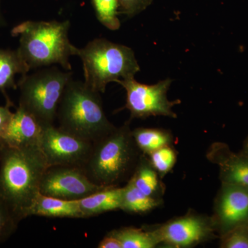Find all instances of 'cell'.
<instances>
[{
  "label": "cell",
  "instance_id": "obj_30",
  "mask_svg": "<svg viewBox=\"0 0 248 248\" xmlns=\"http://www.w3.org/2000/svg\"><path fill=\"white\" fill-rule=\"evenodd\" d=\"M0 154H1V147H0Z\"/></svg>",
  "mask_w": 248,
  "mask_h": 248
},
{
  "label": "cell",
  "instance_id": "obj_7",
  "mask_svg": "<svg viewBox=\"0 0 248 248\" xmlns=\"http://www.w3.org/2000/svg\"><path fill=\"white\" fill-rule=\"evenodd\" d=\"M172 81L168 78L155 84L147 85L138 82L135 78L117 81L126 92V102L124 109L130 112V120H143L156 116L177 118V114L172 108L181 104V101H170L167 96Z\"/></svg>",
  "mask_w": 248,
  "mask_h": 248
},
{
  "label": "cell",
  "instance_id": "obj_21",
  "mask_svg": "<svg viewBox=\"0 0 248 248\" xmlns=\"http://www.w3.org/2000/svg\"><path fill=\"white\" fill-rule=\"evenodd\" d=\"M93 4L97 19L102 25L111 31L120 29L118 0H93Z\"/></svg>",
  "mask_w": 248,
  "mask_h": 248
},
{
  "label": "cell",
  "instance_id": "obj_3",
  "mask_svg": "<svg viewBox=\"0 0 248 248\" xmlns=\"http://www.w3.org/2000/svg\"><path fill=\"white\" fill-rule=\"evenodd\" d=\"M71 22L53 20L26 21L15 27L11 35L19 37L18 51L30 69L60 65L71 71L70 57L77 48L68 38Z\"/></svg>",
  "mask_w": 248,
  "mask_h": 248
},
{
  "label": "cell",
  "instance_id": "obj_5",
  "mask_svg": "<svg viewBox=\"0 0 248 248\" xmlns=\"http://www.w3.org/2000/svg\"><path fill=\"white\" fill-rule=\"evenodd\" d=\"M76 55L82 62L84 82L100 93L109 83L135 78L140 71L133 49L106 39H95L78 48Z\"/></svg>",
  "mask_w": 248,
  "mask_h": 248
},
{
  "label": "cell",
  "instance_id": "obj_29",
  "mask_svg": "<svg viewBox=\"0 0 248 248\" xmlns=\"http://www.w3.org/2000/svg\"><path fill=\"white\" fill-rule=\"evenodd\" d=\"M1 23H2V22H1V16H0V24H1Z\"/></svg>",
  "mask_w": 248,
  "mask_h": 248
},
{
  "label": "cell",
  "instance_id": "obj_24",
  "mask_svg": "<svg viewBox=\"0 0 248 248\" xmlns=\"http://www.w3.org/2000/svg\"><path fill=\"white\" fill-rule=\"evenodd\" d=\"M17 224L9 209L0 200V243L7 239L14 232Z\"/></svg>",
  "mask_w": 248,
  "mask_h": 248
},
{
  "label": "cell",
  "instance_id": "obj_11",
  "mask_svg": "<svg viewBox=\"0 0 248 248\" xmlns=\"http://www.w3.org/2000/svg\"><path fill=\"white\" fill-rule=\"evenodd\" d=\"M220 237L236 227L248 223V187L221 184L212 217Z\"/></svg>",
  "mask_w": 248,
  "mask_h": 248
},
{
  "label": "cell",
  "instance_id": "obj_8",
  "mask_svg": "<svg viewBox=\"0 0 248 248\" xmlns=\"http://www.w3.org/2000/svg\"><path fill=\"white\" fill-rule=\"evenodd\" d=\"M161 245L174 248H192L217 237L212 217L188 213L155 227Z\"/></svg>",
  "mask_w": 248,
  "mask_h": 248
},
{
  "label": "cell",
  "instance_id": "obj_27",
  "mask_svg": "<svg viewBox=\"0 0 248 248\" xmlns=\"http://www.w3.org/2000/svg\"><path fill=\"white\" fill-rule=\"evenodd\" d=\"M99 248H122L119 240L112 234H107L98 244Z\"/></svg>",
  "mask_w": 248,
  "mask_h": 248
},
{
  "label": "cell",
  "instance_id": "obj_1",
  "mask_svg": "<svg viewBox=\"0 0 248 248\" xmlns=\"http://www.w3.org/2000/svg\"><path fill=\"white\" fill-rule=\"evenodd\" d=\"M0 147V200L19 223L30 217L49 166L40 146Z\"/></svg>",
  "mask_w": 248,
  "mask_h": 248
},
{
  "label": "cell",
  "instance_id": "obj_20",
  "mask_svg": "<svg viewBox=\"0 0 248 248\" xmlns=\"http://www.w3.org/2000/svg\"><path fill=\"white\" fill-rule=\"evenodd\" d=\"M132 133L137 146L146 155L163 147L172 146L174 142L172 134L165 129L138 128Z\"/></svg>",
  "mask_w": 248,
  "mask_h": 248
},
{
  "label": "cell",
  "instance_id": "obj_25",
  "mask_svg": "<svg viewBox=\"0 0 248 248\" xmlns=\"http://www.w3.org/2000/svg\"><path fill=\"white\" fill-rule=\"evenodd\" d=\"M153 0H118L119 12L128 17H134L145 11Z\"/></svg>",
  "mask_w": 248,
  "mask_h": 248
},
{
  "label": "cell",
  "instance_id": "obj_28",
  "mask_svg": "<svg viewBox=\"0 0 248 248\" xmlns=\"http://www.w3.org/2000/svg\"><path fill=\"white\" fill-rule=\"evenodd\" d=\"M241 153L248 156V138L246 139V141L244 142V147H243V151L241 152Z\"/></svg>",
  "mask_w": 248,
  "mask_h": 248
},
{
  "label": "cell",
  "instance_id": "obj_23",
  "mask_svg": "<svg viewBox=\"0 0 248 248\" xmlns=\"http://www.w3.org/2000/svg\"><path fill=\"white\" fill-rule=\"evenodd\" d=\"M222 248H248V223L231 230L221 236Z\"/></svg>",
  "mask_w": 248,
  "mask_h": 248
},
{
  "label": "cell",
  "instance_id": "obj_13",
  "mask_svg": "<svg viewBox=\"0 0 248 248\" xmlns=\"http://www.w3.org/2000/svg\"><path fill=\"white\" fill-rule=\"evenodd\" d=\"M42 132L43 127L37 119L19 106L0 137V144L10 147L40 146Z\"/></svg>",
  "mask_w": 248,
  "mask_h": 248
},
{
  "label": "cell",
  "instance_id": "obj_26",
  "mask_svg": "<svg viewBox=\"0 0 248 248\" xmlns=\"http://www.w3.org/2000/svg\"><path fill=\"white\" fill-rule=\"evenodd\" d=\"M11 103H8L5 107H0V137L7 127L14 112L10 110Z\"/></svg>",
  "mask_w": 248,
  "mask_h": 248
},
{
  "label": "cell",
  "instance_id": "obj_15",
  "mask_svg": "<svg viewBox=\"0 0 248 248\" xmlns=\"http://www.w3.org/2000/svg\"><path fill=\"white\" fill-rule=\"evenodd\" d=\"M122 187H109L78 200L84 218L120 210Z\"/></svg>",
  "mask_w": 248,
  "mask_h": 248
},
{
  "label": "cell",
  "instance_id": "obj_16",
  "mask_svg": "<svg viewBox=\"0 0 248 248\" xmlns=\"http://www.w3.org/2000/svg\"><path fill=\"white\" fill-rule=\"evenodd\" d=\"M130 180L145 195L164 202L166 186L162 179L152 166L146 155H141L140 162Z\"/></svg>",
  "mask_w": 248,
  "mask_h": 248
},
{
  "label": "cell",
  "instance_id": "obj_14",
  "mask_svg": "<svg viewBox=\"0 0 248 248\" xmlns=\"http://www.w3.org/2000/svg\"><path fill=\"white\" fill-rule=\"evenodd\" d=\"M36 215L49 218H84L78 201L61 200L39 194L30 212Z\"/></svg>",
  "mask_w": 248,
  "mask_h": 248
},
{
  "label": "cell",
  "instance_id": "obj_4",
  "mask_svg": "<svg viewBox=\"0 0 248 248\" xmlns=\"http://www.w3.org/2000/svg\"><path fill=\"white\" fill-rule=\"evenodd\" d=\"M57 120L59 128L92 143L116 128L106 115L100 93L73 79L62 94Z\"/></svg>",
  "mask_w": 248,
  "mask_h": 248
},
{
  "label": "cell",
  "instance_id": "obj_19",
  "mask_svg": "<svg viewBox=\"0 0 248 248\" xmlns=\"http://www.w3.org/2000/svg\"><path fill=\"white\" fill-rule=\"evenodd\" d=\"M164 202L143 194L129 180L122 187L120 210L127 213L144 214L161 206Z\"/></svg>",
  "mask_w": 248,
  "mask_h": 248
},
{
  "label": "cell",
  "instance_id": "obj_17",
  "mask_svg": "<svg viewBox=\"0 0 248 248\" xmlns=\"http://www.w3.org/2000/svg\"><path fill=\"white\" fill-rule=\"evenodd\" d=\"M30 70L17 49L12 50L0 48V92L6 96L7 102H11L6 96V90L17 89L16 76L18 74L25 76Z\"/></svg>",
  "mask_w": 248,
  "mask_h": 248
},
{
  "label": "cell",
  "instance_id": "obj_6",
  "mask_svg": "<svg viewBox=\"0 0 248 248\" xmlns=\"http://www.w3.org/2000/svg\"><path fill=\"white\" fill-rule=\"evenodd\" d=\"M73 73L57 67L44 68L25 75L17 82L19 107L34 116L43 128L55 125L59 104Z\"/></svg>",
  "mask_w": 248,
  "mask_h": 248
},
{
  "label": "cell",
  "instance_id": "obj_9",
  "mask_svg": "<svg viewBox=\"0 0 248 248\" xmlns=\"http://www.w3.org/2000/svg\"><path fill=\"white\" fill-rule=\"evenodd\" d=\"M93 143L52 125L43 128L40 147L49 167L66 166L81 169L91 154Z\"/></svg>",
  "mask_w": 248,
  "mask_h": 248
},
{
  "label": "cell",
  "instance_id": "obj_22",
  "mask_svg": "<svg viewBox=\"0 0 248 248\" xmlns=\"http://www.w3.org/2000/svg\"><path fill=\"white\" fill-rule=\"evenodd\" d=\"M147 156L152 166L162 179L172 170L177 163V151L172 146L163 147Z\"/></svg>",
  "mask_w": 248,
  "mask_h": 248
},
{
  "label": "cell",
  "instance_id": "obj_10",
  "mask_svg": "<svg viewBox=\"0 0 248 248\" xmlns=\"http://www.w3.org/2000/svg\"><path fill=\"white\" fill-rule=\"evenodd\" d=\"M106 188L97 185L76 166H50L40 185V193L68 201H78Z\"/></svg>",
  "mask_w": 248,
  "mask_h": 248
},
{
  "label": "cell",
  "instance_id": "obj_2",
  "mask_svg": "<svg viewBox=\"0 0 248 248\" xmlns=\"http://www.w3.org/2000/svg\"><path fill=\"white\" fill-rule=\"evenodd\" d=\"M130 120L93 142L92 150L81 169L103 187H120L133 176L143 153L137 146Z\"/></svg>",
  "mask_w": 248,
  "mask_h": 248
},
{
  "label": "cell",
  "instance_id": "obj_12",
  "mask_svg": "<svg viewBox=\"0 0 248 248\" xmlns=\"http://www.w3.org/2000/svg\"><path fill=\"white\" fill-rule=\"evenodd\" d=\"M206 158L219 169L221 184L248 187V156L232 151L223 142H215L209 147Z\"/></svg>",
  "mask_w": 248,
  "mask_h": 248
},
{
  "label": "cell",
  "instance_id": "obj_18",
  "mask_svg": "<svg viewBox=\"0 0 248 248\" xmlns=\"http://www.w3.org/2000/svg\"><path fill=\"white\" fill-rule=\"evenodd\" d=\"M109 234L119 240L122 248H154L161 245L155 228L124 227Z\"/></svg>",
  "mask_w": 248,
  "mask_h": 248
}]
</instances>
